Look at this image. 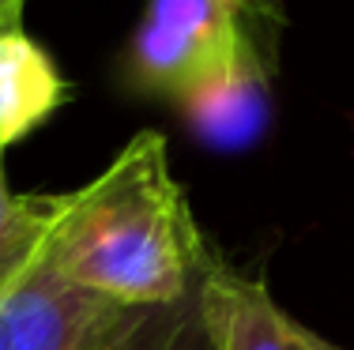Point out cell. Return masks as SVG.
<instances>
[{"label":"cell","mask_w":354,"mask_h":350,"mask_svg":"<svg viewBox=\"0 0 354 350\" xmlns=\"http://www.w3.org/2000/svg\"><path fill=\"white\" fill-rule=\"evenodd\" d=\"M207 256L166 139L140 132L95 181L53 200L38 264L117 305H166L196 286Z\"/></svg>","instance_id":"obj_1"},{"label":"cell","mask_w":354,"mask_h":350,"mask_svg":"<svg viewBox=\"0 0 354 350\" xmlns=\"http://www.w3.org/2000/svg\"><path fill=\"white\" fill-rule=\"evenodd\" d=\"M132 72L147 90L189 106L204 132H218L238 124V110L260 106L264 57L223 0H147Z\"/></svg>","instance_id":"obj_2"},{"label":"cell","mask_w":354,"mask_h":350,"mask_svg":"<svg viewBox=\"0 0 354 350\" xmlns=\"http://www.w3.org/2000/svg\"><path fill=\"white\" fill-rule=\"evenodd\" d=\"M121 309L35 260L0 286V350H98Z\"/></svg>","instance_id":"obj_3"},{"label":"cell","mask_w":354,"mask_h":350,"mask_svg":"<svg viewBox=\"0 0 354 350\" xmlns=\"http://www.w3.org/2000/svg\"><path fill=\"white\" fill-rule=\"evenodd\" d=\"M200 316L215 350H339L294 320L260 279L215 256L200 271Z\"/></svg>","instance_id":"obj_4"},{"label":"cell","mask_w":354,"mask_h":350,"mask_svg":"<svg viewBox=\"0 0 354 350\" xmlns=\"http://www.w3.org/2000/svg\"><path fill=\"white\" fill-rule=\"evenodd\" d=\"M64 98L68 83L53 57L19 23L0 30V147L35 132Z\"/></svg>","instance_id":"obj_5"},{"label":"cell","mask_w":354,"mask_h":350,"mask_svg":"<svg viewBox=\"0 0 354 350\" xmlns=\"http://www.w3.org/2000/svg\"><path fill=\"white\" fill-rule=\"evenodd\" d=\"M98 350H215L200 316V279L166 305H124Z\"/></svg>","instance_id":"obj_6"},{"label":"cell","mask_w":354,"mask_h":350,"mask_svg":"<svg viewBox=\"0 0 354 350\" xmlns=\"http://www.w3.org/2000/svg\"><path fill=\"white\" fill-rule=\"evenodd\" d=\"M57 196H15L4 177V147H0V286L23 275L38 260L53 219Z\"/></svg>","instance_id":"obj_7"},{"label":"cell","mask_w":354,"mask_h":350,"mask_svg":"<svg viewBox=\"0 0 354 350\" xmlns=\"http://www.w3.org/2000/svg\"><path fill=\"white\" fill-rule=\"evenodd\" d=\"M223 4H230L234 12L241 15V23H245V30H249V19H252V15H264L272 0H223ZM249 38H252V30H249Z\"/></svg>","instance_id":"obj_8"},{"label":"cell","mask_w":354,"mask_h":350,"mask_svg":"<svg viewBox=\"0 0 354 350\" xmlns=\"http://www.w3.org/2000/svg\"><path fill=\"white\" fill-rule=\"evenodd\" d=\"M23 8H27V0H0V30L15 27L23 19Z\"/></svg>","instance_id":"obj_9"}]
</instances>
